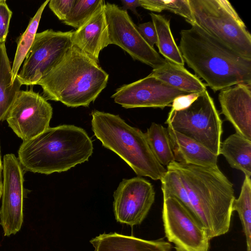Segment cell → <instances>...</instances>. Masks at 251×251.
<instances>
[{"mask_svg": "<svg viewBox=\"0 0 251 251\" xmlns=\"http://www.w3.org/2000/svg\"><path fill=\"white\" fill-rule=\"evenodd\" d=\"M167 169L176 172L186 191L191 213L210 240L227 233L235 198L232 183L218 167L173 161Z\"/></svg>", "mask_w": 251, "mask_h": 251, "instance_id": "6da1fadb", "label": "cell"}, {"mask_svg": "<svg viewBox=\"0 0 251 251\" xmlns=\"http://www.w3.org/2000/svg\"><path fill=\"white\" fill-rule=\"evenodd\" d=\"M178 48L184 62L214 92L251 84V59L210 35L195 23L181 30Z\"/></svg>", "mask_w": 251, "mask_h": 251, "instance_id": "7a4b0ae2", "label": "cell"}, {"mask_svg": "<svg viewBox=\"0 0 251 251\" xmlns=\"http://www.w3.org/2000/svg\"><path fill=\"white\" fill-rule=\"evenodd\" d=\"M98 62L72 46L36 84L46 100L68 107H88L106 87L109 75Z\"/></svg>", "mask_w": 251, "mask_h": 251, "instance_id": "3957f363", "label": "cell"}, {"mask_svg": "<svg viewBox=\"0 0 251 251\" xmlns=\"http://www.w3.org/2000/svg\"><path fill=\"white\" fill-rule=\"evenodd\" d=\"M92 141L83 128L72 125L49 127L23 141L18 160L26 171L46 175L65 172L88 160Z\"/></svg>", "mask_w": 251, "mask_h": 251, "instance_id": "277c9868", "label": "cell"}, {"mask_svg": "<svg viewBox=\"0 0 251 251\" xmlns=\"http://www.w3.org/2000/svg\"><path fill=\"white\" fill-rule=\"evenodd\" d=\"M91 115L92 130L104 147L119 156L138 176L162 179L167 169L155 157L145 133L118 115L94 110Z\"/></svg>", "mask_w": 251, "mask_h": 251, "instance_id": "5b68a950", "label": "cell"}, {"mask_svg": "<svg viewBox=\"0 0 251 251\" xmlns=\"http://www.w3.org/2000/svg\"><path fill=\"white\" fill-rule=\"evenodd\" d=\"M195 23L236 52L251 59V35L227 0H189Z\"/></svg>", "mask_w": 251, "mask_h": 251, "instance_id": "8992f818", "label": "cell"}, {"mask_svg": "<svg viewBox=\"0 0 251 251\" xmlns=\"http://www.w3.org/2000/svg\"><path fill=\"white\" fill-rule=\"evenodd\" d=\"M172 128L220 155L223 122L213 99L206 90L187 108L171 109L165 122Z\"/></svg>", "mask_w": 251, "mask_h": 251, "instance_id": "52a82bcc", "label": "cell"}, {"mask_svg": "<svg viewBox=\"0 0 251 251\" xmlns=\"http://www.w3.org/2000/svg\"><path fill=\"white\" fill-rule=\"evenodd\" d=\"M165 236L176 251H208L210 239L195 216L177 199L163 197Z\"/></svg>", "mask_w": 251, "mask_h": 251, "instance_id": "ba28073f", "label": "cell"}, {"mask_svg": "<svg viewBox=\"0 0 251 251\" xmlns=\"http://www.w3.org/2000/svg\"><path fill=\"white\" fill-rule=\"evenodd\" d=\"M73 31L47 29L36 33L22 69L17 75L21 85H35L73 46Z\"/></svg>", "mask_w": 251, "mask_h": 251, "instance_id": "9c48e42d", "label": "cell"}, {"mask_svg": "<svg viewBox=\"0 0 251 251\" xmlns=\"http://www.w3.org/2000/svg\"><path fill=\"white\" fill-rule=\"evenodd\" d=\"M105 13L109 44L120 47L134 60L153 69L166 63V60L143 38L127 11L114 3L107 2L105 4Z\"/></svg>", "mask_w": 251, "mask_h": 251, "instance_id": "30bf717a", "label": "cell"}, {"mask_svg": "<svg viewBox=\"0 0 251 251\" xmlns=\"http://www.w3.org/2000/svg\"><path fill=\"white\" fill-rule=\"evenodd\" d=\"M52 116V108L44 97L32 90H20L5 119L24 141L49 128Z\"/></svg>", "mask_w": 251, "mask_h": 251, "instance_id": "8fae6325", "label": "cell"}, {"mask_svg": "<svg viewBox=\"0 0 251 251\" xmlns=\"http://www.w3.org/2000/svg\"><path fill=\"white\" fill-rule=\"evenodd\" d=\"M113 211L117 222L133 226L147 216L155 199L152 185L141 176L123 179L114 194Z\"/></svg>", "mask_w": 251, "mask_h": 251, "instance_id": "7c38bea8", "label": "cell"}, {"mask_svg": "<svg viewBox=\"0 0 251 251\" xmlns=\"http://www.w3.org/2000/svg\"><path fill=\"white\" fill-rule=\"evenodd\" d=\"M3 182L0 225L5 236L15 234L23 223L24 175L14 154H6L3 160Z\"/></svg>", "mask_w": 251, "mask_h": 251, "instance_id": "4fadbf2b", "label": "cell"}, {"mask_svg": "<svg viewBox=\"0 0 251 251\" xmlns=\"http://www.w3.org/2000/svg\"><path fill=\"white\" fill-rule=\"evenodd\" d=\"M188 93L170 86L151 74L116 89L111 98L125 108L153 107L171 105L176 97Z\"/></svg>", "mask_w": 251, "mask_h": 251, "instance_id": "5bb4252c", "label": "cell"}, {"mask_svg": "<svg viewBox=\"0 0 251 251\" xmlns=\"http://www.w3.org/2000/svg\"><path fill=\"white\" fill-rule=\"evenodd\" d=\"M222 113L236 132L251 141V84L240 83L221 90Z\"/></svg>", "mask_w": 251, "mask_h": 251, "instance_id": "9a60e30c", "label": "cell"}, {"mask_svg": "<svg viewBox=\"0 0 251 251\" xmlns=\"http://www.w3.org/2000/svg\"><path fill=\"white\" fill-rule=\"evenodd\" d=\"M105 2L82 26L73 31V46L99 62L100 51L109 45Z\"/></svg>", "mask_w": 251, "mask_h": 251, "instance_id": "2e32d148", "label": "cell"}, {"mask_svg": "<svg viewBox=\"0 0 251 251\" xmlns=\"http://www.w3.org/2000/svg\"><path fill=\"white\" fill-rule=\"evenodd\" d=\"M167 129L175 161L204 167H218V156L202 145L174 130L170 125Z\"/></svg>", "mask_w": 251, "mask_h": 251, "instance_id": "e0dca14e", "label": "cell"}, {"mask_svg": "<svg viewBox=\"0 0 251 251\" xmlns=\"http://www.w3.org/2000/svg\"><path fill=\"white\" fill-rule=\"evenodd\" d=\"M94 251H172L163 239L147 240L116 232L100 234L90 241Z\"/></svg>", "mask_w": 251, "mask_h": 251, "instance_id": "ac0fdd59", "label": "cell"}, {"mask_svg": "<svg viewBox=\"0 0 251 251\" xmlns=\"http://www.w3.org/2000/svg\"><path fill=\"white\" fill-rule=\"evenodd\" d=\"M152 76L170 86L188 93L201 94L206 90V84L184 66L166 60L162 66L152 70Z\"/></svg>", "mask_w": 251, "mask_h": 251, "instance_id": "d6986e66", "label": "cell"}, {"mask_svg": "<svg viewBox=\"0 0 251 251\" xmlns=\"http://www.w3.org/2000/svg\"><path fill=\"white\" fill-rule=\"evenodd\" d=\"M220 154H222L230 167L251 176V141L236 132L221 142Z\"/></svg>", "mask_w": 251, "mask_h": 251, "instance_id": "ffe728a7", "label": "cell"}, {"mask_svg": "<svg viewBox=\"0 0 251 251\" xmlns=\"http://www.w3.org/2000/svg\"><path fill=\"white\" fill-rule=\"evenodd\" d=\"M12 68L4 43H0V121L5 119L21 84L16 77L12 84Z\"/></svg>", "mask_w": 251, "mask_h": 251, "instance_id": "44dd1931", "label": "cell"}, {"mask_svg": "<svg viewBox=\"0 0 251 251\" xmlns=\"http://www.w3.org/2000/svg\"><path fill=\"white\" fill-rule=\"evenodd\" d=\"M150 14L156 30L159 52L166 60L184 66L185 62L171 30L170 20L153 12Z\"/></svg>", "mask_w": 251, "mask_h": 251, "instance_id": "7402d4cb", "label": "cell"}, {"mask_svg": "<svg viewBox=\"0 0 251 251\" xmlns=\"http://www.w3.org/2000/svg\"><path fill=\"white\" fill-rule=\"evenodd\" d=\"M145 135L155 157L162 166L175 161L167 128L152 123Z\"/></svg>", "mask_w": 251, "mask_h": 251, "instance_id": "603a6c76", "label": "cell"}, {"mask_svg": "<svg viewBox=\"0 0 251 251\" xmlns=\"http://www.w3.org/2000/svg\"><path fill=\"white\" fill-rule=\"evenodd\" d=\"M49 2V0H48L42 4L30 21L26 30L18 39L17 50L11 68L12 84L16 79L20 68L34 42L42 13Z\"/></svg>", "mask_w": 251, "mask_h": 251, "instance_id": "cb8c5ba5", "label": "cell"}, {"mask_svg": "<svg viewBox=\"0 0 251 251\" xmlns=\"http://www.w3.org/2000/svg\"><path fill=\"white\" fill-rule=\"evenodd\" d=\"M232 210L236 211L246 238L247 251H251V179L246 176L239 197L235 198Z\"/></svg>", "mask_w": 251, "mask_h": 251, "instance_id": "d4e9b609", "label": "cell"}, {"mask_svg": "<svg viewBox=\"0 0 251 251\" xmlns=\"http://www.w3.org/2000/svg\"><path fill=\"white\" fill-rule=\"evenodd\" d=\"M141 6L151 11L168 10L182 17L191 25L195 20L189 0H139Z\"/></svg>", "mask_w": 251, "mask_h": 251, "instance_id": "484cf974", "label": "cell"}, {"mask_svg": "<svg viewBox=\"0 0 251 251\" xmlns=\"http://www.w3.org/2000/svg\"><path fill=\"white\" fill-rule=\"evenodd\" d=\"M104 1L102 0H75L69 14L62 22L77 29L90 19Z\"/></svg>", "mask_w": 251, "mask_h": 251, "instance_id": "4316f807", "label": "cell"}, {"mask_svg": "<svg viewBox=\"0 0 251 251\" xmlns=\"http://www.w3.org/2000/svg\"><path fill=\"white\" fill-rule=\"evenodd\" d=\"M75 0H50L49 6L59 20L64 21L69 14Z\"/></svg>", "mask_w": 251, "mask_h": 251, "instance_id": "83f0119b", "label": "cell"}, {"mask_svg": "<svg viewBox=\"0 0 251 251\" xmlns=\"http://www.w3.org/2000/svg\"><path fill=\"white\" fill-rule=\"evenodd\" d=\"M12 14L6 0H0V43H4L6 40Z\"/></svg>", "mask_w": 251, "mask_h": 251, "instance_id": "f1b7e54d", "label": "cell"}, {"mask_svg": "<svg viewBox=\"0 0 251 251\" xmlns=\"http://www.w3.org/2000/svg\"><path fill=\"white\" fill-rule=\"evenodd\" d=\"M137 29L145 40L151 47L157 44V35L155 27L152 22L139 24Z\"/></svg>", "mask_w": 251, "mask_h": 251, "instance_id": "f546056e", "label": "cell"}, {"mask_svg": "<svg viewBox=\"0 0 251 251\" xmlns=\"http://www.w3.org/2000/svg\"><path fill=\"white\" fill-rule=\"evenodd\" d=\"M201 94L190 93L178 96L172 103V110L179 111L188 107Z\"/></svg>", "mask_w": 251, "mask_h": 251, "instance_id": "4dcf8cb0", "label": "cell"}, {"mask_svg": "<svg viewBox=\"0 0 251 251\" xmlns=\"http://www.w3.org/2000/svg\"><path fill=\"white\" fill-rule=\"evenodd\" d=\"M121 2L123 5L122 9L127 11V10H130L134 14L137 16L140 15L137 13L136 8L139 6H141L139 0H121Z\"/></svg>", "mask_w": 251, "mask_h": 251, "instance_id": "1f68e13d", "label": "cell"}, {"mask_svg": "<svg viewBox=\"0 0 251 251\" xmlns=\"http://www.w3.org/2000/svg\"><path fill=\"white\" fill-rule=\"evenodd\" d=\"M3 168V166L2 165V162L1 160V155H0V198L1 197L2 192V183L1 182V172Z\"/></svg>", "mask_w": 251, "mask_h": 251, "instance_id": "d6a6232c", "label": "cell"}]
</instances>
